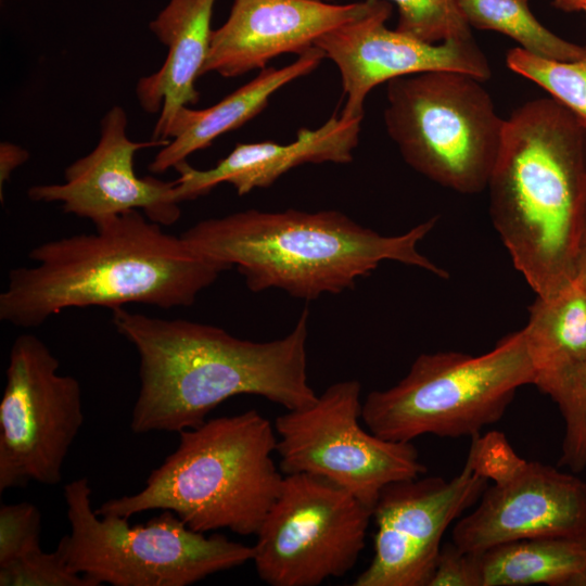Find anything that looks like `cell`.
I'll list each match as a JSON object with an SVG mask.
<instances>
[{
  "label": "cell",
  "instance_id": "6da1fadb",
  "mask_svg": "<svg viewBox=\"0 0 586 586\" xmlns=\"http://www.w3.org/2000/svg\"><path fill=\"white\" fill-rule=\"evenodd\" d=\"M112 322L139 355L140 387L130 419L136 434L196 428L238 395L260 396L286 410L318 397L307 375V309L289 334L268 342L124 307L112 310Z\"/></svg>",
  "mask_w": 586,
  "mask_h": 586
},
{
  "label": "cell",
  "instance_id": "7a4b0ae2",
  "mask_svg": "<svg viewBox=\"0 0 586 586\" xmlns=\"http://www.w3.org/2000/svg\"><path fill=\"white\" fill-rule=\"evenodd\" d=\"M94 232L33 247L31 267L10 270L0 294V319L29 329L69 308L145 304L187 307L226 265L193 253L140 211L94 225Z\"/></svg>",
  "mask_w": 586,
  "mask_h": 586
},
{
  "label": "cell",
  "instance_id": "3957f363",
  "mask_svg": "<svg viewBox=\"0 0 586 586\" xmlns=\"http://www.w3.org/2000/svg\"><path fill=\"white\" fill-rule=\"evenodd\" d=\"M493 225L537 296L575 278L586 194V126L559 101L538 98L505 120L487 184Z\"/></svg>",
  "mask_w": 586,
  "mask_h": 586
},
{
  "label": "cell",
  "instance_id": "277c9868",
  "mask_svg": "<svg viewBox=\"0 0 586 586\" xmlns=\"http://www.w3.org/2000/svg\"><path fill=\"white\" fill-rule=\"evenodd\" d=\"M436 219L383 235L334 209H246L199 221L180 237L193 253L235 267L252 292L280 289L313 301L353 289L383 260L447 279L448 273L418 250Z\"/></svg>",
  "mask_w": 586,
  "mask_h": 586
},
{
  "label": "cell",
  "instance_id": "5b68a950",
  "mask_svg": "<svg viewBox=\"0 0 586 586\" xmlns=\"http://www.w3.org/2000/svg\"><path fill=\"white\" fill-rule=\"evenodd\" d=\"M178 434L177 448L140 492L110 499L95 512L129 519L169 510L196 532L256 535L284 479L272 456L277 433L271 422L251 409Z\"/></svg>",
  "mask_w": 586,
  "mask_h": 586
},
{
  "label": "cell",
  "instance_id": "8992f818",
  "mask_svg": "<svg viewBox=\"0 0 586 586\" xmlns=\"http://www.w3.org/2000/svg\"><path fill=\"white\" fill-rule=\"evenodd\" d=\"M534 378L522 329L479 356L419 355L397 384L366 396L361 420L370 432L393 442H412L426 434L472 437L497 422L517 390L533 384Z\"/></svg>",
  "mask_w": 586,
  "mask_h": 586
},
{
  "label": "cell",
  "instance_id": "52a82bcc",
  "mask_svg": "<svg viewBox=\"0 0 586 586\" xmlns=\"http://www.w3.org/2000/svg\"><path fill=\"white\" fill-rule=\"evenodd\" d=\"M64 499L71 531L56 549L95 586H189L253 558V546L193 531L169 510L135 526L128 518L99 515L87 477L67 483Z\"/></svg>",
  "mask_w": 586,
  "mask_h": 586
},
{
  "label": "cell",
  "instance_id": "ba28073f",
  "mask_svg": "<svg viewBox=\"0 0 586 586\" xmlns=\"http://www.w3.org/2000/svg\"><path fill=\"white\" fill-rule=\"evenodd\" d=\"M480 80L432 71L395 78L386 88L384 123L405 162L463 194L487 188L506 120Z\"/></svg>",
  "mask_w": 586,
  "mask_h": 586
},
{
  "label": "cell",
  "instance_id": "9c48e42d",
  "mask_svg": "<svg viewBox=\"0 0 586 586\" xmlns=\"http://www.w3.org/2000/svg\"><path fill=\"white\" fill-rule=\"evenodd\" d=\"M361 384H331L309 406L275 420L279 468L344 488L371 510L388 484L426 472L411 442L384 440L361 426Z\"/></svg>",
  "mask_w": 586,
  "mask_h": 586
},
{
  "label": "cell",
  "instance_id": "30bf717a",
  "mask_svg": "<svg viewBox=\"0 0 586 586\" xmlns=\"http://www.w3.org/2000/svg\"><path fill=\"white\" fill-rule=\"evenodd\" d=\"M372 510L334 483L307 473L284 475L256 533L253 558L270 586H318L356 564Z\"/></svg>",
  "mask_w": 586,
  "mask_h": 586
},
{
  "label": "cell",
  "instance_id": "8fae6325",
  "mask_svg": "<svg viewBox=\"0 0 586 586\" xmlns=\"http://www.w3.org/2000/svg\"><path fill=\"white\" fill-rule=\"evenodd\" d=\"M35 334L10 348L0 403V492L29 482L55 485L84 423L81 387Z\"/></svg>",
  "mask_w": 586,
  "mask_h": 586
},
{
  "label": "cell",
  "instance_id": "7c38bea8",
  "mask_svg": "<svg viewBox=\"0 0 586 586\" xmlns=\"http://www.w3.org/2000/svg\"><path fill=\"white\" fill-rule=\"evenodd\" d=\"M487 486L467 462L450 481L419 476L386 485L372 508L373 556L354 586H429L444 533Z\"/></svg>",
  "mask_w": 586,
  "mask_h": 586
},
{
  "label": "cell",
  "instance_id": "4fadbf2b",
  "mask_svg": "<svg viewBox=\"0 0 586 586\" xmlns=\"http://www.w3.org/2000/svg\"><path fill=\"white\" fill-rule=\"evenodd\" d=\"M391 14V2L377 0L368 13L330 30L315 44L339 69L345 119H362L367 95L395 78L432 71L460 72L481 80L491 76L487 58L473 38L429 43L388 29L385 22Z\"/></svg>",
  "mask_w": 586,
  "mask_h": 586
},
{
  "label": "cell",
  "instance_id": "5bb4252c",
  "mask_svg": "<svg viewBox=\"0 0 586 586\" xmlns=\"http://www.w3.org/2000/svg\"><path fill=\"white\" fill-rule=\"evenodd\" d=\"M128 117L122 106L111 107L100 123L97 145L68 165L64 182L28 189L30 200L60 203L64 213L86 218L93 225L110 217L140 211L161 226H170L181 216L175 181L152 176L139 177L135 155L168 140L133 141L128 137Z\"/></svg>",
  "mask_w": 586,
  "mask_h": 586
},
{
  "label": "cell",
  "instance_id": "9a60e30c",
  "mask_svg": "<svg viewBox=\"0 0 586 586\" xmlns=\"http://www.w3.org/2000/svg\"><path fill=\"white\" fill-rule=\"evenodd\" d=\"M586 532V482L537 461L494 484L460 519L453 542L466 552L540 536Z\"/></svg>",
  "mask_w": 586,
  "mask_h": 586
},
{
  "label": "cell",
  "instance_id": "2e32d148",
  "mask_svg": "<svg viewBox=\"0 0 586 586\" xmlns=\"http://www.w3.org/2000/svg\"><path fill=\"white\" fill-rule=\"evenodd\" d=\"M375 1L233 0L228 18L212 33L201 76L237 77L267 67L281 54L298 56L324 34L368 13Z\"/></svg>",
  "mask_w": 586,
  "mask_h": 586
},
{
  "label": "cell",
  "instance_id": "e0dca14e",
  "mask_svg": "<svg viewBox=\"0 0 586 586\" xmlns=\"http://www.w3.org/2000/svg\"><path fill=\"white\" fill-rule=\"evenodd\" d=\"M360 118L332 115L316 129L302 128L290 143L262 141L238 143L215 166L196 169L187 161L175 166V192L179 203L208 194L220 183L231 184L239 195L268 188L291 169L304 164L353 161L359 142Z\"/></svg>",
  "mask_w": 586,
  "mask_h": 586
},
{
  "label": "cell",
  "instance_id": "ac0fdd59",
  "mask_svg": "<svg viewBox=\"0 0 586 586\" xmlns=\"http://www.w3.org/2000/svg\"><path fill=\"white\" fill-rule=\"evenodd\" d=\"M214 4L215 0H168L150 22L167 54L156 72L138 80L135 93L143 111L160 113L153 140H165L176 113L199 101L195 82L211 44Z\"/></svg>",
  "mask_w": 586,
  "mask_h": 586
},
{
  "label": "cell",
  "instance_id": "d6986e66",
  "mask_svg": "<svg viewBox=\"0 0 586 586\" xmlns=\"http://www.w3.org/2000/svg\"><path fill=\"white\" fill-rule=\"evenodd\" d=\"M324 59L314 47L283 67L267 66L245 85L205 109L181 107L170 122L162 146L149 165L153 174H162L202 149L218 137L243 126L257 116L270 98L290 82L316 71Z\"/></svg>",
  "mask_w": 586,
  "mask_h": 586
},
{
  "label": "cell",
  "instance_id": "ffe728a7",
  "mask_svg": "<svg viewBox=\"0 0 586 586\" xmlns=\"http://www.w3.org/2000/svg\"><path fill=\"white\" fill-rule=\"evenodd\" d=\"M472 556L480 586H586V532L513 540Z\"/></svg>",
  "mask_w": 586,
  "mask_h": 586
},
{
  "label": "cell",
  "instance_id": "44dd1931",
  "mask_svg": "<svg viewBox=\"0 0 586 586\" xmlns=\"http://www.w3.org/2000/svg\"><path fill=\"white\" fill-rule=\"evenodd\" d=\"M544 394L586 362V305L575 280L559 293L537 296L523 328Z\"/></svg>",
  "mask_w": 586,
  "mask_h": 586
},
{
  "label": "cell",
  "instance_id": "7402d4cb",
  "mask_svg": "<svg viewBox=\"0 0 586 586\" xmlns=\"http://www.w3.org/2000/svg\"><path fill=\"white\" fill-rule=\"evenodd\" d=\"M528 0H458L470 25L509 36L524 51L547 60L574 61L586 52V46L572 43L543 26L531 12Z\"/></svg>",
  "mask_w": 586,
  "mask_h": 586
},
{
  "label": "cell",
  "instance_id": "603a6c76",
  "mask_svg": "<svg viewBox=\"0 0 586 586\" xmlns=\"http://www.w3.org/2000/svg\"><path fill=\"white\" fill-rule=\"evenodd\" d=\"M514 73L544 88L586 126V52L574 61H555L533 55L521 48L507 54Z\"/></svg>",
  "mask_w": 586,
  "mask_h": 586
},
{
  "label": "cell",
  "instance_id": "cb8c5ba5",
  "mask_svg": "<svg viewBox=\"0 0 586 586\" xmlns=\"http://www.w3.org/2000/svg\"><path fill=\"white\" fill-rule=\"evenodd\" d=\"M375 1V0H371ZM398 10L396 29L429 43L471 39L458 0H386Z\"/></svg>",
  "mask_w": 586,
  "mask_h": 586
},
{
  "label": "cell",
  "instance_id": "d4e9b609",
  "mask_svg": "<svg viewBox=\"0 0 586 586\" xmlns=\"http://www.w3.org/2000/svg\"><path fill=\"white\" fill-rule=\"evenodd\" d=\"M546 395L558 405L564 421L559 466L579 472L586 467V362Z\"/></svg>",
  "mask_w": 586,
  "mask_h": 586
},
{
  "label": "cell",
  "instance_id": "484cf974",
  "mask_svg": "<svg viewBox=\"0 0 586 586\" xmlns=\"http://www.w3.org/2000/svg\"><path fill=\"white\" fill-rule=\"evenodd\" d=\"M0 586H95L73 572L61 552L42 549L0 565Z\"/></svg>",
  "mask_w": 586,
  "mask_h": 586
},
{
  "label": "cell",
  "instance_id": "4316f807",
  "mask_svg": "<svg viewBox=\"0 0 586 586\" xmlns=\"http://www.w3.org/2000/svg\"><path fill=\"white\" fill-rule=\"evenodd\" d=\"M41 513L28 501L0 507V565L41 549Z\"/></svg>",
  "mask_w": 586,
  "mask_h": 586
},
{
  "label": "cell",
  "instance_id": "83f0119b",
  "mask_svg": "<svg viewBox=\"0 0 586 586\" xmlns=\"http://www.w3.org/2000/svg\"><path fill=\"white\" fill-rule=\"evenodd\" d=\"M466 462L479 476L501 484L514 476L526 463L512 448L504 433L489 431L471 437Z\"/></svg>",
  "mask_w": 586,
  "mask_h": 586
},
{
  "label": "cell",
  "instance_id": "f1b7e54d",
  "mask_svg": "<svg viewBox=\"0 0 586 586\" xmlns=\"http://www.w3.org/2000/svg\"><path fill=\"white\" fill-rule=\"evenodd\" d=\"M429 586H480L472 553L454 542L442 545Z\"/></svg>",
  "mask_w": 586,
  "mask_h": 586
},
{
  "label": "cell",
  "instance_id": "f546056e",
  "mask_svg": "<svg viewBox=\"0 0 586 586\" xmlns=\"http://www.w3.org/2000/svg\"><path fill=\"white\" fill-rule=\"evenodd\" d=\"M29 157L26 150L10 143L0 144V194L3 200V184L10 179L11 174Z\"/></svg>",
  "mask_w": 586,
  "mask_h": 586
},
{
  "label": "cell",
  "instance_id": "4dcf8cb0",
  "mask_svg": "<svg viewBox=\"0 0 586 586\" xmlns=\"http://www.w3.org/2000/svg\"><path fill=\"white\" fill-rule=\"evenodd\" d=\"M586 305V249L579 251L574 278Z\"/></svg>",
  "mask_w": 586,
  "mask_h": 586
},
{
  "label": "cell",
  "instance_id": "1f68e13d",
  "mask_svg": "<svg viewBox=\"0 0 586 586\" xmlns=\"http://www.w3.org/2000/svg\"><path fill=\"white\" fill-rule=\"evenodd\" d=\"M553 4L565 12L583 11L586 0H553Z\"/></svg>",
  "mask_w": 586,
  "mask_h": 586
},
{
  "label": "cell",
  "instance_id": "d6a6232c",
  "mask_svg": "<svg viewBox=\"0 0 586 586\" xmlns=\"http://www.w3.org/2000/svg\"><path fill=\"white\" fill-rule=\"evenodd\" d=\"M582 249H586V194L582 215L581 250Z\"/></svg>",
  "mask_w": 586,
  "mask_h": 586
},
{
  "label": "cell",
  "instance_id": "836d02e7",
  "mask_svg": "<svg viewBox=\"0 0 586 586\" xmlns=\"http://www.w3.org/2000/svg\"><path fill=\"white\" fill-rule=\"evenodd\" d=\"M583 11H584V12L586 13V5H585V8H584V10H583Z\"/></svg>",
  "mask_w": 586,
  "mask_h": 586
},
{
  "label": "cell",
  "instance_id": "e575fe53",
  "mask_svg": "<svg viewBox=\"0 0 586 586\" xmlns=\"http://www.w3.org/2000/svg\"><path fill=\"white\" fill-rule=\"evenodd\" d=\"M327 1H331V0H327Z\"/></svg>",
  "mask_w": 586,
  "mask_h": 586
}]
</instances>
